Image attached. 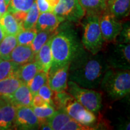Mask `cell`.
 <instances>
[{
    "instance_id": "6da1fadb",
    "label": "cell",
    "mask_w": 130,
    "mask_h": 130,
    "mask_svg": "<svg viewBox=\"0 0 130 130\" xmlns=\"http://www.w3.org/2000/svg\"><path fill=\"white\" fill-rule=\"evenodd\" d=\"M108 68L104 54H92L83 49L70 63L68 78L84 88L97 89Z\"/></svg>"
},
{
    "instance_id": "7a4b0ae2",
    "label": "cell",
    "mask_w": 130,
    "mask_h": 130,
    "mask_svg": "<svg viewBox=\"0 0 130 130\" xmlns=\"http://www.w3.org/2000/svg\"><path fill=\"white\" fill-rule=\"evenodd\" d=\"M84 49L72 22L63 21L55 31L51 38V67L48 72L70 64Z\"/></svg>"
},
{
    "instance_id": "3957f363",
    "label": "cell",
    "mask_w": 130,
    "mask_h": 130,
    "mask_svg": "<svg viewBox=\"0 0 130 130\" xmlns=\"http://www.w3.org/2000/svg\"><path fill=\"white\" fill-rule=\"evenodd\" d=\"M100 87L111 100L123 98L130 92L129 69L108 68L104 75Z\"/></svg>"
},
{
    "instance_id": "277c9868",
    "label": "cell",
    "mask_w": 130,
    "mask_h": 130,
    "mask_svg": "<svg viewBox=\"0 0 130 130\" xmlns=\"http://www.w3.org/2000/svg\"><path fill=\"white\" fill-rule=\"evenodd\" d=\"M83 22V32L81 43L84 48L92 54L100 53L104 49L106 42L101 31L99 16L97 15H85Z\"/></svg>"
},
{
    "instance_id": "5b68a950",
    "label": "cell",
    "mask_w": 130,
    "mask_h": 130,
    "mask_svg": "<svg viewBox=\"0 0 130 130\" xmlns=\"http://www.w3.org/2000/svg\"><path fill=\"white\" fill-rule=\"evenodd\" d=\"M68 92L86 109L97 113L102 107V95L100 92L84 88L72 81H68Z\"/></svg>"
},
{
    "instance_id": "8992f818",
    "label": "cell",
    "mask_w": 130,
    "mask_h": 130,
    "mask_svg": "<svg viewBox=\"0 0 130 130\" xmlns=\"http://www.w3.org/2000/svg\"><path fill=\"white\" fill-rule=\"evenodd\" d=\"M104 54L108 66L118 69H129V43L112 42Z\"/></svg>"
},
{
    "instance_id": "52a82bcc",
    "label": "cell",
    "mask_w": 130,
    "mask_h": 130,
    "mask_svg": "<svg viewBox=\"0 0 130 130\" xmlns=\"http://www.w3.org/2000/svg\"><path fill=\"white\" fill-rule=\"evenodd\" d=\"M53 13L72 23L79 22L86 14L78 0H59Z\"/></svg>"
},
{
    "instance_id": "ba28073f",
    "label": "cell",
    "mask_w": 130,
    "mask_h": 130,
    "mask_svg": "<svg viewBox=\"0 0 130 130\" xmlns=\"http://www.w3.org/2000/svg\"><path fill=\"white\" fill-rule=\"evenodd\" d=\"M101 31L104 39L107 43L115 42L122 29V24L108 11L99 16Z\"/></svg>"
},
{
    "instance_id": "9c48e42d",
    "label": "cell",
    "mask_w": 130,
    "mask_h": 130,
    "mask_svg": "<svg viewBox=\"0 0 130 130\" xmlns=\"http://www.w3.org/2000/svg\"><path fill=\"white\" fill-rule=\"evenodd\" d=\"M40 122L31 107H16V116L13 127L19 129H37Z\"/></svg>"
},
{
    "instance_id": "30bf717a",
    "label": "cell",
    "mask_w": 130,
    "mask_h": 130,
    "mask_svg": "<svg viewBox=\"0 0 130 130\" xmlns=\"http://www.w3.org/2000/svg\"><path fill=\"white\" fill-rule=\"evenodd\" d=\"M16 110L9 98L0 96V129H9L13 126Z\"/></svg>"
},
{
    "instance_id": "8fae6325",
    "label": "cell",
    "mask_w": 130,
    "mask_h": 130,
    "mask_svg": "<svg viewBox=\"0 0 130 130\" xmlns=\"http://www.w3.org/2000/svg\"><path fill=\"white\" fill-rule=\"evenodd\" d=\"M69 67V64L65 65L53 72L48 73V84L54 92H60L66 90Z\"/></svg>"
},
{
    "instance_id": "7c38bea8",
    "label": "cell",
    "mask_w": 130,
    "mask_h": 130,
    "mask_svg": "<svg viewBox=\"0 0 130 130\" xmlns=\"http://www.w3.org/2000/svg\"><path fill=\"white\" fill-rule=\"evenodd\" d=\"M64 19L53 12H45L39 14L35 28L39 31L54 32Z\"/></svg>"
},
{
    "instance_id": "4fadbf2b",
    "label": "cell",
    "mask_w": 130,
    "mask_h": 130,
    "mask_svg": "<svg viewBox=\"0 0 130 130\" xmlns=\"http://www.w3.org/2000/svg\"><path fill=\"white\" fill-rule=\"evenodd\" d=\"M35 53L30 45H18L13 49L10 56V60L19 65L31 62L35 60Z\"/></svg>"
},
{
    "instance_id": "5bb4252c",
    "label": "cell",
    "mask_w": 130,
    "mask_h": 130,
    "mask_svg": "<svg viewBox=\"0 0 130 130\" xmlns=\"http://www.w3.org/2000/svg\"><path fill=\"white\" fill-rule=\"evenodd\" d=\"M51 38L52 37H50L36 54L34 60L39 64L40 70L46 73H48L53 61L51 50Z\"/></svg>"
},
{
    "instance_id": "9a60e30c",
    "label": "cell",
    "mask_w": 130,
    "mask_h": 130,
    "mask_svg": "<svg viewBox=\"0 0 130 130\" xmlns=\"http://www.w3.org/2000/svg\"><path fill=\"white\" fill-rule=\"evenodd\" d=\"M33 96L27 84L22 83L13 94L9 98L16 107L21 106L31 107Z\"/></svg>"
},
{
    "instance_id": "2e32d148",
    "label": "cell",
    "mask_w": 130,
    "mask_h": 130,
    "mask_svg": "<svg viewBox=\"0 0 130 130\" xmlns=\"http://www.w3.org/2000/svg\"><path fill=\"white\" fill-rule=\"evenodd\" d=\"M130 0H107V10L118 20L129 14Z\"/></svg>"
},
{
    "instance_id": "e0dca14e",
    "label": "cell",
    "mask_w": 130,
    "mask_h": 130,
    "mask_svg": "<svg viewBox=\"0 0 130 130\" xmlns=\"http://www.w3.org/2000/svg\"><path fill=\"white\" fill-rule=\"evenodd\" d=\"M0 25L6 36H16L23 30L22 22L18 21L14 16L8 11L0 18Z\"/></svg>"
},
{
    "instance_id": "ac0fdd59",
    "label": "cell",
    "mask_w": 130,
    "mask_h": 130,
    "mask_svg": "<svg viewBox=\"0 0 130 130\" xmlns=\"http://www.w3.org/2000/svg\"><path fill=\"white\" fill-rule=\"evenodd\" d=\"M41 71L40 68L35 61L20 65L16 74L22 83L25 84L33 78L37 72Z\"/></svg>"
},
{
    "instance_id": "d6986e66",
    "label": "cell",
    "mask_w": 130,
    "mask_h": 130,
    "mask_svg": "<svg viewBox=\"0 0 130 130\" xmlns=\"http://www.w3.org/2000/svg\"><path fill=\"white\" fill-rule=\"evenodd\" d=\"M85 15L100 16L107 10V0H78Z\"/></svg>"
},
{
    "instance_id": "ffe728a7",
    "label": "cell",
    "mask_w": 130,
    "mask_h": 130,
    "mask_svg": "<svg viewBox=\"0 0 130 130\" xmlns=\"http://www.w3.org/2000/svg\"><path fill=\"white\" fill-rule=\"evenodd\" d=\"M35 0H11L7 11L21 19H25Z\"/></svg>"
},
{
    "instance_id": "44dd1931",
    "label": "cell",
    "mask_w": 130,
    "mask_h": 130,
    "mask_svg": "<svg viewBox=\"0 0 130 130\" xmlns=\"http://www.w3.org/2000/svg\"><path fill=\"white\" fill-rule=\"evenodd\" d=\"M22 83L16 76L0 80V96L10 98Z\"/></svg>"
},
{
    "instance_id": "7402d4cb",
    "label": "cell",
    "mask_w": 130,
    "mask_h": 130,
    "mask_svg": "<svg viewBox=\"0 0 130 130\" xmlns=\"http://www.w3.org/2000/svg\"><path fill=\"white\" fill-rule=\"evenodd\" d=\"M17 45L16 36L6 35L0 43V58L10 60L11 53Z\"/></svg>"
},
{
    "instance_id": "603a6c76",
    "label": "cell",
    "mask_w": 130,
    "mask_h": 130,
    "mask_svg": "<svg viewBox=\"0 0 130 130\" xmlns=\"http://www.w3.org/2000/svg\"><path fill=\"white\" fill-rule=\"evenodd\" d=\"M71 119V117L64 110L57 109L46 122L51 127L52 130H61L63 126Z\"/></svg>"
},
{
    "instance_id": "cb8c5ba5",
    "label": "cell",
    "mask_w": 130,
    "mask_h": 130,
    "mask_svg": "<svg viewBox=\"0 0 130 130\" xmlns=\"http://www.w3.org/2000/svg\"><path fill=\"white\" fill-rule=\"evenodd\" d=\"M20 65L10 60L0 58V80L6 78L16 76V72Z\"/></svg>"
},
{
    "instance_id": "d4e9b609",
    "label": "cell",
    "mask_w": 130,
    "mask_h": 130,
    "mask_svg": "<svg viewBox=\"0 0 130 130\" xmlns=\"http://www.w3.org/2000/svg\"><path fill=\"white\" fill-rule=\"evenodd\" d=\"M48 83V73L40 71L37 73L27 84L31 92L32 96L37 94L39 90L42 86Z\"/></svg>"
},
{
    "instance_id": "484cf974",
    "label": "cell",
    "mask_w": 130,
    "mask_h": 130,
    "mask_svg": "<svg viewBox=\"0 0 130 130\" xmlns=\"http://www.w3.org/2000/svg\"><path fill=\"white\" fill-rule=\"evenodd\" d=\"M39 11L37 8L36 1L30 7L28 12H27L25 19L22 22V27L23 30H27L35 28L37 21L39 16Z\"/></svg>"
},
{
    "instance_id": "4316f807",
    "label": "cell",
    "mask_w": 130,
    "mask_h": 130,
    "mask_svg": "<svg viewBox=\"0 0 130 130\" xmlns=\"http://www.w3.org/2000/svg\"><path fill=\"white\" fill-rule=\"evenodd\" d=\"M54 32L55 31L50 32L46 31H39L37 32L33 41H32L31 45H30L35 54L41 48V47L46 43L47 40L50 37L53 36Z\"/></svg>"
},
{
    "instance_id": "83f0119b",
    "label": "cell",
    "mask_w": 130,
    "mask_h": 130,
    "mask_svg": "<svg viewBox=\"0 0 130 130\" xmlns=\"http://www.w3.org/2000/svg\"><path fill=\"white\" fill-rule=\"evenodd\" d=\"M31 108L40 123L46 122L56 111L54 107L51 105L42 107H31Z\"/></svg>"
},
{
    "instance_id": "f1b7e54d",
    "label": "cell",
    "mask_w": 130,
    "mask_h": 130,
    "mask_svg": "<svg viewBox=\"0 0 130 130\" xmlns=\"http://www.w3.org/2000/svg\"><path fill=\"white\" fill-rule=\"evenodd\" d=\"M37 31L35 28L22 30L16 36L18 45H31L36 35Z\"/></svg>"
},
{
    "instance_id": "f546056e",
    "label": "cell",
    "mask_w": 130,
    "mask_h": 130,
    "mask_svg": "<svg viewBox=\"0 0 130 130\" xmlns=\"http://www.w3.org/2000/svg\"><path fill=\"white\" fill-rule=\"evenodd\" d=\"M76 121L84 125L89 126L93 128L92 125H93L96 121V118L94 113L86 109V108H84L79 112Z\"/></svg>"
},
{
    "instance_id": "4dcf8cb0",
    "label": "cell",
    "mask_w": 130,
    "mask_h": 130,
    "mask_svg": "<svg viewBox=\"0 0 130 130\" xmlns=\"http://www.w3.org/2000/svg\"><path fill=\"white\" fill-rule=\"evenodd\" d=\"M40 13L53 12L59 0H35Z\"/></svg>"
},
{
    "instance_id": "1f68e13d",
    "label": "cell",
    "mask_w": 130,
    "mask_h": 130,
    "mask_svg": "<svg viewBox=\"0 0 130 130\" xmlns=\"http://www.w3.org/2000/svg\"><path fill=\"white\" fill-rule=\"evenodd\" d=\"M37 94L39 95L42 98H43L50 105L54 107L53 96L54 92L49 86L48 83L43 85L39 89Z\"/></svg>"
},
{
    "instance_id": "d6a6232c",
    "label": "cell",
    "mask_w": 130,
    "mask_h": 130,
    "mask_svg": "<svg viewBox=\"0 0 130 130\" xmlns=\"http://www.w3.org/2000/svg\"><path fill=\"white\" fill-rule=\"evenodd\" d=\"M90 130L94 129L90 126L84 125L76 120L71 118L61 128V130Z\"/></svg>"
},
{
    "instance_id": "836d02e7",
    "label": "cell",
    "mask_w": 130,
    "mask_h": 130,
    "mask_svg": "<svg viewBox=\"0 0 130 130\" xmlns=\"http://www.w3.org/2000/svg\"><path fill=\"white\" fill-rule=\"evenodd\" d=\"M130 41V29L129 24L126 23L122 25V29L117 37L116 42L122 43H129Z\"/></svg>"
},
{
    "instance_id": "e575fe53",
    "label": "cell",
    "mask_w": 130,
    "mask_h": 130,
    "mask_svg": "<svg viewBox=\"0 0 130 130\" xmlns=\"http://www.w3.org/2000/svg\"><path fill=\"white\" fill-rule=\"evenodd\" d=\"M47 105L50 104L38 94H36L32 98L31 107H42Z\"/></svg>"
},
{
    "instance_id": "d590c367",
    "label": "cell",
    "mask_w": 130,
    "mask_h": 130,
    "mask_svg": "<svg viewBox=\"0 0 130 130\" xmlns=\"http://www.w3.org/2000/svg\"><path fill=\"white\" fill-rule=\"evenodd\" d=\"M7 6H6L4 0H0V18L7 12Z\"/></svg>"
},
{
    "instance_id": "8d00e7d4",
    "label": "cell",
    "mask_w": 130,
    "mask_h": 130,
    "mask_svg": "<svg viewBox=\"0 0 130 130\" xmlns=\"http://www.w3.org/2000/svg\"><path fill=\"white\" fill-rule=\"evenodd\" d=\"M39 129H46V130H52V128L51 126H50V125L48 124V123L47 122H42L40 123L39 125Z\"/></svg>"
},
{
    "instance_id": "74e56055",
    "label": "cell",
    "mask_w": 130,
    "mask_h": 130,
    "mask_svg": "<svg viewBox=\"0 0 130 130\" xmlns=\"http://www.w3.org/2000/svg\"><path fill=\"white\" fill-rule=\"evenodd\" d=\"M5 36H6V35H5L4 31H3L2 28H1V25H0V43L3 40V39L4 38Z\"/></svg>"
},
{
    "instance_id": "f35d334b",
    "label": "cell",
    "mask_w": 130,
    "mask_h": 130,
    "mask_svg": "<svg viewBox=\"0 0 130 130\" xmlns=\"http://www.w3.org/2000/svg\"><path fill=\"white\" fill-rule=\"evenodd\" d=\"M4 1L5 3H6V6H7V7H8V6H9V3H10V1H11V0H4Z\"/></svg>"
}]
</instances>
